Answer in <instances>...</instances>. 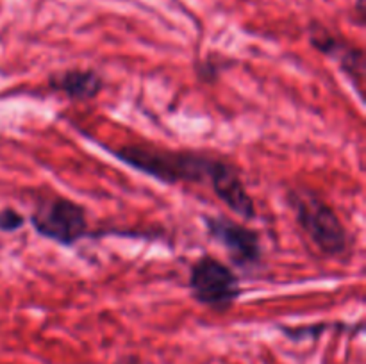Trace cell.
<instances>
[{
    "label": "cell",
    "instance_id": "3",
    "mask_svg": "<svg viewBox=\"0 0 366 364\" xmlns=\"http://www.w3.org/2000/svg\"><path fill=\"white\" fill-rule=\"evenodd\" d=\"M31 225L39 236L61 246H74L89 234L86 207L61 195L43 196L32 209Z\"/></svg>",
    "mask_w": 366,
    "mask_h": 364
},
{
    "label": "cell",
    "instance_id": "2",
    "mask_svg": "<svg viewBox=\"0 0 366 364\" xmlns=\"http://www.w3.org/2000/svg\"><path fill=\"white\" fill-rule=\"evenodd\" d=\"M286 202L293 211L297 225L307 236L318 252L331 259H340L350 250V236L335 207L324 196L306 186H293L286 193Z\"/></svg>",
    "mask_w": 366,
    "mask_h": 364
},
{
    "label": "cell",
    "instance_id": "1",
    "mask_svg": "<svg viewBox=\"0 0 366 364\" xmlns=\"http://www.w3.org/2000/svg\"><path fill=\"white\" fill-rule=\"evenodd\" d=\"M102 148L107 150L114 159L131 166L132 170L168 186L209 184L222 159L206 152L161 148V146L142 145V143L122 146L102 145Z\"/></svg>",
    "mask_w": 366,
    "mask_h": 364
},
{
    "label": "cell",
    "instance_id": "4",
    "mask_svg": "<svg viewBox=\"0 0 366 364\" xmlns=\"http://www.w3.org/2000/svg\"><path fill=\"white\" fill-rule=\"evenodd\" d=\"M188 288L195 302L214 310L231 309L242 295L238 273L211 253H204L192 264Z\"/></svg>",
    "mask_w": 366,
    "mask_h": 364
},
{
    "label": "cell",
    "instance_id": "8",
    "mask_svg": "<svg viewBox=\"0 0 366 364\" xmlns=\"http://www.w3.org/2000/svg\"><path fill=\"white\" fill-rule=\"evenodd\" d=\"M25 223V216L21 213H18L13 207H4L0 211V232H18Z\"/></svg>",
    "mask_w": 366,
    "mask_h": 364
},
{
    "label": "cell",
    "instance_id": "9",
    "mask_svg": "<svg viewBox=\"0 0 366 364\" xmlns=\"http://www.w3.org/2000/svg\"><path fill=\"white\" fill-rule=\"evenodd\" d=\"M224 64H225V59L213 61V57H207L204 63H200L199 66H197V71H199V75L204 79V81H213V79L218 77V74H220V70L224 68Z\"/></svg>",
    "mask_w": 366,
    "mask_h": 364
},
{
    "label": "cell",
    "instance_id": "7",
    "mask_svg": "<svg viewBox=\"0 0 366 364\" xmlns=\"http://www.w3.org/2000/svg\"><path fill=\"white\" fill-rule=\"evenodd\" d=\"M49 88L52 91L63 93L71 100H93L106 88L102 75L86 68H70V70L54 71L49 77Z\"/></svg>",
    "mask_w": 366,
    "mask_h": 364
},
{
    "label": "cell",
    "instance_id": "10",
    "mask_svg": "<svg viewBox=\"0 0 366 364\" xmlns=\"http://www.w3.org/2000/svg\"><path fill=\"white\" fill-rule=\"evenodd\" d=\"M356 14H357V24L363 27L365 24V0H357L356 2Z\"/></svg>",
    "mask_w": 366,
    "mask_h": 364
},
{
    "label": "cell",
    "instance_id": "5",
    "mask_svg": "<svg viewBox=\"0 0 366 364\" xmlns=\"http://www.w3.org/2000/svg\"><path fill=\"white\" fill-rule=\"evenodd\" d=\"M202 220L207 236L224 246L234 266L242 270H254L259 266L263 261V246L256 228L238 223L224 214H206Z\"/></svg>",
    "mask_w": 366,
    "mask_h": 364
},
{
    "label": "cell",
    "instance_id": "6",
    "mask_svg": "<svg viewBox=\"0 0 366 364\" xmlns=\"http://www.w3.org/2000/svg\"><path fill=\"white\" fill-rule=\"evenodd\" d=\"M209 186L214 195L232 213L242 216L243 220H254L256 218V203H254L250 193L247 191L245 182H243L242 175H239L238 166H234V164L222 157L213 177H211Z\"/></svg>",
    "mask_w": 366,
    "mask_h": 364
},
{
    "label": "cell",
    "instance_id": "11",
    "mask_svg": "<svg viewBox=\"0 0 366 364\" xmlns=\"http://www.w3.org/2000/svg\"><path fill=\"white\" fill-rule=\"evenodd\" d=\"M117 364H138V359H136V357H124V359H120L118 360Z\"/></svg>",
    "mask_w": 366,
    "mask_h": 364
}]
</instances>
